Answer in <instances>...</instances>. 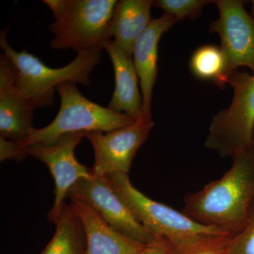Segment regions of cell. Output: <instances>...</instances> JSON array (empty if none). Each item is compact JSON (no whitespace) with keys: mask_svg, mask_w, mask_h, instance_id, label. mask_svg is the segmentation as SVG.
Segmentation results:
<instances>
[{"mask_svg":"<svg viewBox=\"0 0 254 254\" xmlns=\"http://www.w3.org/2000/svg\"><path fill=\"white\" fill-rule=\"evenodd\" d=\"M232 160L223 176L185 197L182 212L235 235L245 227L254 203V148L240 152Z\"/></svg>","mask_w":254,"mask_h":254,"instance_id":"6da1fadb","label":"cell"},{"mask_svg":"<svg viewBox=\"0 0 254 254\" xmlns=\"http://www.w3.org/2000/svg\"><path fill=\"white\" fill-rule=\"evenodd\" d=\"M6 36L7 31L1 32L0 45L14 64L15 86L34 109L53 104L55 90L63 83L73 82L89 85L90 74L99 63L103 50L79 53L66 66L51 68L26 50L18 53L11 48Z\"/></svg>","mask_w":254,"mask_h":254,"instance_id":"7a4b0ae2","label":"cell"},{"mask_svg":"<svg viewBox=\"0 0 254 254\" xmlns=\"http://www.w3.org/2000/svg\"><path fill=\"white\" fill-rule=\"evenodd\" d=\"M53 11L55 22L49 26L54 34L53 49H73L78 54L103 49L111 40L110 28L115 0H44Z\"/></svg>","mask_w":254,"mask_h":254,"instance_id":"3957f363","label":"cell"},{"mask_svg":"<svg viewBox=\"0 0 254 254\" xmlns=\"http://www.w3.org/2000/svg\"><path fill=\"white\" fill-rule=\"evenodd\" d=\"M105 177L136 220L155 236L170 242L174 248L209 237L233 236L218 227L195 221L183 212L148 198L132 185L126 174Z\"/></svg>","mask_w":254,"mask_h":254,"instance_id":"277c9868","label":"cell"},{"mask_svg":"<svg viewBox=\"0 0 254 254\" xmlns=\"http://www.w3.org/2000/svg\"><path fill=\"white\" fill-rule=\"evenodd\" d=\"M57 91L61 103L56 118L48 126L41 128L33 127L27 138L16 141L22 154V149L26 147L51 144L66 133L111 131L129 126L137 120L87 99L73 82L60 85Z\"/></svg>","mask_w":254,"mask_h":254,"instance_id":"5b68a950","label":"cell"},{"mask_svg":"<svg viewBox=\"0 0 254 254\" xmlns=\"http://www.w3.org/2000/svg\"><path fill=\"white\" fill-rule=\"evenodd\" d=\"M228 83L234 90L231 104L213 117L205 141L222 158L252 148L254 127V74L237 70Z\"/></svg>","mask_w":254,"mask_h":254,"instance_id":"8992f818","label":"cell"},{"mask_svg":"<svg viewBox=\"0 0 254 254\" xmlns=\"http://www.w3.org/2000/svg\"><path fill=\"white\" fill-rule=\"evenodd\" d=\"M86 133H69L60 137L49 145H31L23 148L25 156L32 155L46 164L55 181V200L48 215V220L56 223L61 215L65 200L71 187L83 179L93 176L91 168L76 160L74 150Z\"/></svg>","mask_w":254,"mask_h":254,"instance_id":"52a82bcc","label":"cell"},{"mask_svg":"<svg viewBox=\"0 0 254 254\" xmlns=\"http://www.w3.org/2000/svg\"><path fill=\"white\" fill-rule=\"evenodd\" d=\"M68 198L88 203L110 226L137 242L148 245L158 238L136 220L105 176L93 175L79 180L68 191Z\"/></svg>","mask_w":254,"mask_h":254,"instance_id":"ba28073f","label":"cell"},{"mask_svg":"<svg viewBox=\"0 0 254 254\" xmlns=\"http://www.w3.org/2000/svg\"><path fill=\"white\" fill-rule=\"evenodd\" d=\"M153 127L152 120L138 118L129 126L119 129L86 133V138L94 150L95 163L91 168L93 175H128L135 155L148 139Z\"/></svg>","mask_w":254,"mask_h":254,"instance_id":"9c48e42d","label":"cell"},{"mask_svg":"<svg viewBox=\"0 0 254 254\" xmlns=\"http://www.w3.org/2000/svg\"><path fill=\"white\" fill-rule=\"evenodd\" d=\"M219 17L210 25V31L218 33L226 58L230 74L240 66H247L254 74V18L240 0L213 1Z\"/></svg>","mask_w":254,"mask_h":254,"instance_id":"30bf717a","label":"cell"},{"mask_svg":"<svg viewBox=\"0 0 254 254\" xmlns=\"http://www.w3.org/2000/svg\"><path fill=\"white\" fill-rule=\"evenodd\" d=\"M15 69L6 54L0 57V135L22 141L31 134L34 108L15 86Z\"/></svg>","mask_w":254,"mask_h":254,"instance_id":"8fae6325","label":"cell"},{"mask_svg":"<svg viewBox=\"0 0 254 254\" xmlns=\"http://www.w3.org/2000/svg\"><path fill=\"white\" fill-rule=\"evenodd\" d=\"M177 22L173 16L164 13L160 17L153 19L133 47L132 58L143 97V108L139 118L143 120H152V96L158 75L159 41L164 33Z\"/></svg>","mask_w":254,"mask_h":254,"instance_id":"7c38bea8","label":"cell"},{"mask_svg":"<svg viewBox=\"0 0 254 254\" xmlns=\"http://www.w3.org/2000/svg\"><path fill=\"white\" fill-rule=\"evenodd\" d=\"M71 200L84 230L86 254H138L147 245L115 230L83 200Z\"/></svg>","mask_w":254,"mask_h":254,"instance_id":"4fadbf2b","label":"cell"},{"mask_svg":"<svg viewBox=\"0 0 254 254\" xmlns=\"http://www.w3.org/2000/svg\"><path fill=\"white\" fill-rule=\"evenodd\" d=\"M103 49L108 52L115 71V86L108 108L115 113L126 114L138 120L141 116L143 97L133 58L119 48L113 40L105 42Z\"/></svg>","mask_w":254,"mask_h":254,"instance_id":"5bb4252c","label":"cell"},{"mask_svg":"<svg viewBox=\"0 0 254 254\" xmlns=\"http://www.w3.org/2000/svg\"><path fill=\"white\" fill-rule=\"evenodd\" d=\"M151 0H121L114 9L110 36L126 54L132 57L133 47L153 21Z\"/></svg>","mask_w":254,"mask_h":254,"instance_id":"9a60e30c","label":"cell"},{"mask_svg":"<svg viewBox=\"0 0 254 254\" xmlns=\"http://www.w3.org/2000/svg\"><path fill=\"white\" fill-rule=\"evenodd\" d=\"M55 225L54 236L41 254H86L84 230L71 204L64 205Z\"/></svg>","mask_w":254,"mask_h":254,"instance_id":"2e32d148","label":"cell"},{"mask_svg":"<svg viewBox=\"0 0 254 254\" xmlns=\"http://www.w3.org/2000/svg\"><path fill=\"white\" fill-rule=\"evenodd\" d=\"M190 72L202 81H211L219 88L228 83L230 72L225 55L221 48L204 45L192 53L190 61Z\"/></svg>","mask_w":254,"mask_h":254,"instance_id":"e0dca14e","label":"cell"},{"mask_svg":"<svg viewBox=\"0 0 254 254\" xmlns=\"http://www.w3.org/2000/svg\"><path fill=\"white\" fill-rule=\"evenodd\" d=\"M212 2L213 1L206 0H157L153 1V6L180 21L186 18L197 19L201 16L203 7Z\"/></svg>","mask_w":254,"mask_h":254,"instance_id":"ac0fdd59","label":"cell"},{"mask_svg":"<svg viewBox=\"0 0 254 254\" xmlns=\"http://www.w3.org/2000/svg\"><path fill=\"white\" fill-rule=\"evenodd\" d=\"M232 236L209 237L174 248V254H228Z\"/></svg>","mask_w":254,"mask_h":254,"instance_id":"d6986e66","label":"cell"},{"mask_svg":"<svg viewBox=\"0 0 254 254\" xmlns=\"http://www.w3.org/2000/svg\"><path fill=\"white\" fill-rule=\"evenodd\" d=\"M228 254H254V203L245 227L232 237Z\"/></svg>","mask_w":254,"mask_h":254,"instance_id":"ffe728a7","label":"cell"},{"mask_svg":"<svg viewBox=\"0 0 254 254\" xmlns=\"http://www.w3.org/2000/svg\"><path fill=\"white\" fill-rule=\"evenodd\" d=\"M24 158L25 156L21 153L16 141H10L2 137L0 138V161H4L8 159L21 161Z\"/></svg>","mask_w":254,"mask_h":254,"instance_id":"44dd1931","label":"cell"},{"mask_svg":"<svg viewBox=\"0 0 254 254\" xmlns=\"http://www.w3.org/2000/svg\"><path fill=\"white\" fill-rule=\"evenodd\" d=\"M138 254H174V248L168 241L158 237L154 242L145 246Z\"/></svg>","mask_w":254,"mask_h":254,"instance_id":"7402d4cb","label":"cell"},{"mask_svg":"<svg viewBox=\"0 0 254 254\" xmlns=\"http://www.w3.org/2000/svg\"><path fill=\"white\" fill-rule=\"evenodd\" d=\"M252 16L254 18V0L252 1Z\"/></svg>","mask_w":254,"mask_h":254,"instance_id":"603a6c76","label":"cell"},{"mask_svg":"<svg viewBox=\"0 0 254 254\" xmlns=\"http://www.w3.org/2000/svg\"><path fill=\"white\" fill-rule=\"evenodd\" d=\"M252 148H253L254 150V127L253 130V134H252Z\"/></svg>","mask_w":254,"mask_h":254,"instance_id":"cb8c5ba5","label":"cell"}]
</instances>
